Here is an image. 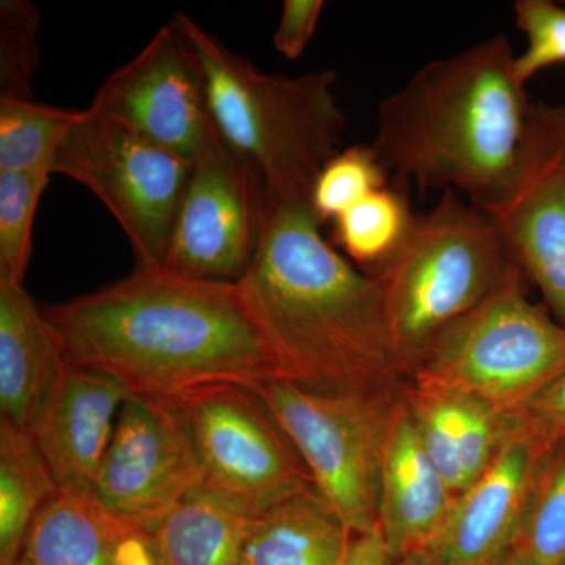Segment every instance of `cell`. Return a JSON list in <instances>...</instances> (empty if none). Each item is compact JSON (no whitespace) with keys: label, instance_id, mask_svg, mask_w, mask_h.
Masks as SVG:
<instances>
[{"label":"cell","instance_id":"obj_23","mask_svg":"<svg viewBox=\"0 0 565 565\" xmlns=\"http://www.w3.org/2000/svg\"><path fill=\"white\" fill-rule=\"evenodd\" d=\"M414 217L403 193L382 188L334 221V239L353 263L375 273L393 258Z\"/></svg>","mask_w":565,"mask_h":565},{"label":"cell","instance_id":"obj_3","mask_svg":"<svg viewBox=\"0 0 565 565\" xmlns=\"http://www.w3.org/2000/svg\"><path fill=\"white\" fill-rule=\"evenodd\" d=\"M504 33L438 58L379 106L373 150L386 173L418 192L462 191L492 203L511 177L525 132V87Z\"/></svg>","mask_w":565,"mask_h":565},{"label":"cell","instance_id":"obj_32","mask_svg":"<svg viewBox=\"0 0 565 565\" xmlns=\"http://www.w3.org/2000/svg\"><path fill=\"white\" fill-rule=\"evenodd\" d=\"M393 565H445L441 556L438 555L434 545L426 546V548L416 550V552L408 553L394 559Z\"/></svg>","mask_w":565,"mask_h":565},{"label":"cell","instance_id":"obj_20","mask_svg":"<svg viewBox=\"0 0 565 565\" xmlns=\"http://www.w3.org/2000/svg\"><path fill=\"white\" fill-rule=\"evenodd\" d=\"M256 520L200 486L151 531L158 565H239Z\"/></svg>","mask_w":565,"mask_h":565},{"label":"cell","instance_id":"obj_8","mask_svg":"<svg viewBox=\"0 0 565 565\" xmlns=\"http://www.w3.org/2000/svg\"><path fill=\"white\" fill-rule=\"evenodd\" d=\"M191 429L203 487L259 519L313 479L256 386L212 384L173 397Z\"/></svg>","mask_w":565,"mask_h":565},{"label":"cell","instance_id":"obj_6","mask_svg":"<svg viewBox=\"0 0 565 565\" xmlns=\"http://www.w3.org/2000/svg\"><path fill=\"white\" fill-rule=\"evenodd\" d=\"M516 266L470 313L429 344L411 384L470 394L519 416L565 370V326L531 302Z\"/></svg>","mask_w":565,"mask_h":565},{"label":"cell","instance_id":"obj_21","mask_svg":"<svg viewBox=\"0 0 565 565\" xmlns=\"http://www.w3.org/2000/svg\"><path fill=\"white\" fill-rule=\"evenodd\" d=\"M58 492L31 430L0 419V565H17L33 520Z\"/></svg>","mask_w":565,"mask_h":565},{"label":"cell","instance_id":"obj_18","mask_svg":"<svg viewBox=\"0 0 565 565\" xmlns=\"http://www.w3.org/2000/svg\"><path fill=\"white\" fill-rule=\"evenodd\" d=\"M68 364L61 334L22 282L0 280V415L32 426Z\"/></svg>","mask_w":565,"mask_h":565},{"label":"cell","instance_id":"obj_5","mask_svg":"<svg viewBox=\"0 0 565 565\" xmlns=\"http://www.w3.org/2000/svg\"><path fill=\"white\" fill-rule=\"evenodd\" d=\"M519 266L492 218L445 191L385 266L371 274L384 292L394 344L414 374L435 338L486 300Z\"/></svg>","mask_w":565,"mask_h":565},{"label":"cell","instance_id":"obj_19","mask_svg":"<svg viewBox=\"0 0 565 565\" xmlns=\"http://www.w3.org/2000/svg\"><path fill=\"white\" fill-rule=\"evenodd\" d=\"M352 534L316 489L256 520L239 565H343Z\"/></svg>","mask_w":565,"mask_h":565},{"label":"cell","instance_id":"obj_1","mask_svg":"<svg viewBox=\"0 0 565 565\" xmlns=\"http://www.w3.org/2000/svg\"><path fill=\"white\" fill-rule=\"evenodd\" d=\"M68 362L132 394L174 397L212 384L280 379L239 282L136 266L115 285L44 308Z\"/></svg>","mask_w":565,"mask_h":565},{"label":"cell","instance_id":"obj_9","mask_svg":"<svg viewBox=\"0 0 565 565\" xmlns=\"http://www.w3.org/2000/svg\"><path fill=\"white\" fill-rule=\"evenodd\" d=\"M51 170L102 200L128 237L136 266L163 267L192 162L88 107Z\"/></svg>","mask_w":565,"mask_h":565},{"label":"cell","instance_id":"obj_2","mask_svg":"<svg viewBox=\"0 0 565 565\" xmlns=\"http://www.w3.org/2000/svg\"><path fill=\"white\" fill-rule=\"evenodd\" d=\"M308 203H274L239 281L282 381L327 394L397 397L412 375L384 292L323 239Z\"/></svg>","mask_w":565,"mask_h":565},{"label":"cell","instance_id":"obj_11","mask_svg":"<svg viewBox=\"0 0 565 565\" xmlns=\"http://www.w3.org/2000/svg\"><path fill=\"white\" fill-rule=\"evenodd\" d=\"M202 484L191 429L173 397L129 394L93 486L96 500L120 522L150 534Z\"/></svg>","mask_w":565,"mask_h":565},{"label":"cell","instance_id":"obj_24","mask_svg":"<svg viewBox=\"0 0 565 565\" xmlns=\"http://www.w3.org/2000/svg\"><path fill=\"white\" fill-rule=\"evenodd\" d=\"M514 546L541 565L565 563V440L539 462Z\"/></svg>","mask_w":565,"mask_h":565},{"label":"cell","instance_id":"obj_15","mask_svg":"<svg viewBox=\"0 0 565 565\" xmlns=\"http://www.w3.org/2000/svg\"><path fill=\"white\" fill-rule=\"evenodd\" d=\"M129 394L109 374L66 364L29 427L62 492H93Z\"/></svg>","mask_w":565,"mask_h":565},{"label":"cell","instance_id":"obj_22","mask_svg":"<svg viewBox=\"0 0 565 565\" xmlns=\"http://www.w3.org/2000/svg\"><path fill=\"white\" fill-rule=\"evenodd\" d=\"M84 117L85 109L0 98V172L51 170L55 152Z\"/></svg>","mask_w":565,"mask_h":565},{"label":"cell","instance_id":"obj_26","mask_svg":"<svg viewBox=\"0 0 565 565\" xmlns=\"http://www.w3.org/2000/svg\"><path fill=\"white\" fill-rule=\"evenodd\" d=\"M386 174L371 145L345 148L316 178L310 207L319 222H334L364 196L386 188Z\"/></svg>","mask_w":565,"mask_h":565},{"label":"cell","instance_id":"obj_10","mask_svg":"<svg viewBox=\"0 0 565 565\" xmlns=\"http://www.w3.org/2000/svg\"><path fill=\"white\" fill-rule=\"evenodd\" d=\"M270 206L255 167L215 131L192 163L163 267L199 280L239 282L258 252Z\"/></svg>","mask_w":565,"mask_h":565},{"label":"cell","instance_id":"obj_33","mask_svg":"<svg viewBox=\"0 0 565 565\" xmlns=\"http://www.w3.org/2000/svg\"><path fill=\"white\" fill-rule=\"evenodd\" d=\"M498 565H541L537 561L533 559L527 553L523 552V550L515 548L512 546L509 550L508 555L503 557V559L498 563Z\"/></svg>","mask_w":565,"mask_h":565},{"label":"cell","instance_id":"obj_27","mask_svg":"<svg viewBox=\"0 0 565 565\" xmlns=\"http://www.w3.org/2000/svg\"><path fill=\"white\" fill-rule=\"evenodd\" d=\"M41 18L28 0L0 2V98L33 99Z\"/></svg>","mask_w":565,"mask_h":565},{"label":"cell","instance_id":"obj_34","mask_svg":"<svg viewBox=\"0 0 565 565\" xmlns=\"http://www.w3.org/2000/svg\"><path fill=\"white\" fill-rule=\"evenodd\" d=\"M563 565H565V563Z\"/></svg>","mask_w":565,"mask_h":565},{"label":"cell","instance_id":"obj_25","mask_svg":"<svg viewBox=\"0 0 565 565\" xmlns=\"http://www.w3.org/2000/svg\"><path fill=\"white\" fill-rule=\"evenodd\" d=\"M51 177L47 169L0 172V280L24 281L36 210Z\"/></svg>","mask_w":565,"mask_h":565},{"label":"cell","instance_id":"obj_16","mask_svg":"<svg viewBox=\"0 0 565 565\" xmlns=\"http://www.w3.org/2000/svg\"><path fill=\"white\" fill-rule=\"evenodd\" d=\"M455 501L424 448L404 393L390 416L379 498V531L393 559L434 545Z\"/></svg>","mask_w":565,"mask_h":565},{"label":"cell","instance_id":"obj_31","mask_svg":"<svg viewBox=\"0 0 565 565\" xmlns=\"http://www.w3.org/2000/svg\"><path fill=\"white\" fill-rule=\"evenodd\" d=\"M394 559L386 548L381 531L352 535L343 565H393Z\"/></svg>","mask_w":565,"mask_h":565},{"label":"cell","instance_id":"obj_14","mask_svg":"<svg viewBox=\"0 0 565 565\" xmlns=\"http://www.w3.org/2000/svg\"><path fill=\"white\" fill-rule=\"evenodd\" d=\"M546 441L516 416L489 467L456 498L434 546L445 565H498L515 545Z\"/></svg>","mask_w":565,"mask_h":565},{"label":"cell","instance_id":"obj_7","mask_svg":"<svg viewBox=\"0 0 565 565\" xmlns=\"http://www.w3.org/2000/svg\"><path fill=\"white\" fill-rule=\"evenodd\" d=\"M255 386L345 530L352 535L377 531L382 452L403 394L318 393L282 379Z\"/></svg>","mask_w":565,"mask_h":565},{"label":"cell","instance_id":"obj_12","mask_svg":"<svg viewBox=\"0 0 565 565\" xmlns=\"http://www.w3.org/2000/svg\"><path fill=\"white\" fill-rule=\"evenodd\" d=\"M487 212L565 326V107L531 104L519 156Z\"/></svg>","mask_w":565,"mask_h":565},{"label":"cell","instance_id":"obj_4","mask_svg":"<svg viewBox=\"0 0 565 565\" xmlns=\"http://www.w3.org/2000/svg\"><path fill=\"white\" fill-rule=\"evenodd\" d=\"M172 20L202 66L221 139L255 167L274 203L310 204L316 178L341 151L348 122L334 95L337 73L266 74L184 11Z\"/></svg>","mask_w":565,"mask_h":565},{"label":"cell","instance_id":"obj_29","mask_svg":"<svg viewBox=\"0 0 565 565\" xmlns=\"http://www.w3.org/2000/svg\"><path fill=\"white\" fill-rule=\"evenodd\" d=\"M323 0H285L274 35V47L288 61H297L313 40Z\"/></svg>","mask_w":565,"mask_h":565},{"label":"cell","instance_id":"obj_30","mask_svg":"<svg viewBox=\"0 0 565 565\" xmlns=\"http://www.w3.org/2000/svg\"><path fill=\"white\" fill-rule=\"evenodd\" d=\"M519 416L527 429L546 444L565 440V370L535 394Z\"/></svg>","mask_w":565,"mask_h":565},{"label":"cell","instance_id":"obj_17","mask_svg":"<svg viewBox=\"0 0 565 565\" xmlns=\"http://www.w3.org/2000/svg\"><path fill=\"white\" fill-rule=\"evenodd\" d=\"M17 565H158L150 535L107 512L93 492H58L33 520Z\"/></svg>","mask_w":565,"mask_h":565},{"label":"cell","instance_id":"obj_28","mask_svg":"<svg viewBox=\"0 0 565 565\" xmlns=\"http://www.w3.org/2000/svg\"><path fill=\"white\" fill-rule=\"evenodd\" d=\"M514 11L527 39L526 51L514 61L516 81L525 87L541 71L565 65V7L552 0H516Z\"/></svg>","mask_w":565,"mask_h":565},{"label":"cell","instance_id":"obj_13","mask_svg":"<svg viewBox=\"0 0 565 565\" xmlns=\"http://www.w3.org/2000/svg\"><path fill=\"white\" fill-rule=\"evenodd\" d=\"M90 109L192 163L215 134L202 66L173 20L103 82Z\"/></svg>","mask_w":565,"mask_h":565}]
</instances>
